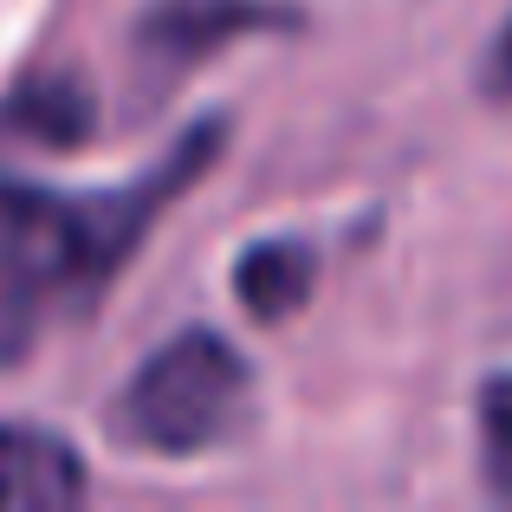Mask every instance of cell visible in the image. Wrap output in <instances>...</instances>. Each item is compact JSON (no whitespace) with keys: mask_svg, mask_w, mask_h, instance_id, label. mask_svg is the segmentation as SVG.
<instances>
[{"mask_svg":"<svg viewBox=\"0 0 512 512\" xmlns=\"http://www.w3.org/2000/svg\"><path fill=\"white\" fill-rule=\"evenodd\" d=\"M221 137L227 124H195L150 175L124 188H91V195L0 182V266L20 273L33 292H98L150 234L156 214L214 163Z\"/></svg>","mask_w":512,"mask_h":512,"instance_id":"6da1fadb","label":"cell"},{"mask_svg":"<svg viewBox=\"0 0 512 512\" xmlns=\"http://www.w3.org/2000/svg\"><path fill=\"white\" fill-rule=\"evenodd\" d=\"M85 500V461L65 435L0 422V512H65Z\"/></svg>","mask_w":512,"mask_h":512,"instance_id":"3957f363","label":"cell"},{"mask_svg":"<svg viewBox=\"0 0 512 512\" xmlns=\"http://www.w3.org/2000/svg\"><path fill=\"white\" fill-rule=\"evenodd\" d=\"M480 85H487V98H512V20L493 33L487 59H480Z\"/></svg>","mask_w":512,"mask_h":512,"instance_id":"9c48e42d","label":"cell"},{"mask_svg":"<svg viewBox=\"0 0 512 512\" xmlns=\"http://www.w3.org/2000/svg\"><path fill=\"white\" fill-rule=\"evenodd\" d=\"M318 286V253L305 240H253L234 260V299L247 305L260 325L292 318Z\"/></svg>","mask_w":512,"mask_h":512,"instance_id":"277c9868","label":"cell"},{"mask_svg":"<svg viewBox=\"0 0 512 512\" xmlns=\"http://www.w3.org/2000/svg\"><path fill=\"white\" fill-rule=\"evenodd\" d=\"M480 467H487V487L512 500V370L480 383Z\"/></svg>","mask_w":512,"mask_h":512,"instance_id":"52a82bcc","label":"cell"},{"mask_svg":"<svg viewBox=\"0 0 512 512\" xmlns=\"http://www.w3.org/2000/svg\"><path fill=\"white\" fill-rule=\"evenodd\" d=\"M33 331H39V292L26 286L20 273L0 266V370H13V363L26 357Z\"/></svg>","mask_w":512,"mask_h":512,"instance_id":"ba28073f","label":"cell"},{"mask_svg":"<svg viewBox=\"0 0 512 512\" xmlns=\"http://www.w3.org/2000/svg\"><path fill=\"white\" fill-rule=\"evenodd\" d=\"M91 117L98 111H91V91L78 78H26L7 98V124L39 143H78L91 130Z\"/></svg>","mask_w":512,"mask_h":512,"instance_id":"5b68a950","label":"cell"},{"mask_svg":"<svg viewBox=\"0 0 512 512\" xmlns=\"http://www.w3.org/2000/svg\"><path fill=\"white\" fill-rule=\"evenodd\" d=\"M253 402V370L221 331H175L137 363L117 396V435L150 454L221 448Z\"/></svg>","mask_w":512,"mask_h":512,"instance_id":"7a4b0ae2","label":"cell"},{"mask_svg":"<svg viewBox=\"0 0 512 512\" xmlns=\"http://www.w3.org/2000/svg\"><path fill=\"white\" fill-rule=\"evenodd\" d=\"M240 26H286V13L247 7V0H175V7H163L143 33H150L156 46L201 52V46H214L221 33H240Z\"/></svg>","mask_w":512,"mask_h":512,"instance_id":"8992f818","label":"cell"}]
</instances>
